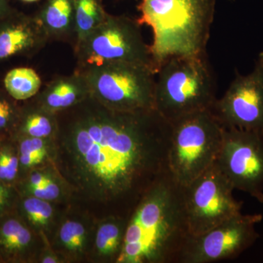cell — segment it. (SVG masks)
<instances>
[{"mask_svg":"<svg viewBox=\"0 0 263 263\" xmlns=\"http://www.w3.org/2000/svg\"><path fill=\"white\" fill-rule=\"evenodd\" d=\"M49 160L67 205L96 220L129 219L169 172L171 123L153 110L118 111L88 96L55 114Z\"/></svg>","mask_w":263,"mask_h":263,"instance_id":"1","label":"cell"},{"mask_svg":"<svg viewBox=\"0 0 263 263\" xmlns=\"http://www.w3.org/2000/svg\"><path fill=\"white\" fill-rule=\"evenodd\" d=\"M191 236L183 186L168 172L147 192L129 216L117 263H179Z\"/></svg>","mask_w":263,"mask_h":263,"instance_id":"2","label":"cell"},{"mask_svg":"<svg viewBox=\"0 0 263 263\" xmlns=\"http://www.w3.org/2000/svg\"><path fill=\"white\" fill-rule=\"evenodd\" d=\"M216 3V0H141V16L137 20L153 32L150 48L156 72L173 57L207 54Z\"/></svg>","mask_w":263,"mask_h":263,"instance_id":"3","label":"cell"},{"mask_svg":"<svg viewBox=\"0 0 263 263\" xmlns=\"http://www.w3.org/2000/svg\"><path fill=\"white\" fill-rule=\"evenodd\" d=\"M216 82L206 55L169 59L156 73L155 110L166 120L211 110Z\"/></svg>","mask_w":263,"mask_h":263,"instance_id":"4","label":"cell"},{"mask_svg":"<svg viewBox=\"0 0 263 263\" xmlns=\"http://www.w3.org/2000/svg\"><path fill=\"white\" fill-rule=\"evenodd\" d=\"M171 123L170 174L186 186L215 163L224 128L211 110L179 118Z\"/></svg>","mask_w":263,"mask_h":263,"instance_id":"5","label":"cell"},{"mask_svg":"<svg viewBox=\"0 0 263 263\" xmlns=\"http://www.w3.org/2000/svg\"><path fill=\"white\" fill-rule=\"evenodd\" d=\"M79 71L86 79L89 95L118 111L155 109L156 72L147 66L107 62Z\"/></svg>","mask_w":263,"mask_h":263,"instance_id":"6","label":"cell"},{"mask_svg":"<svg viewBox=\"0 0 263 263\" xmlns=\"http://www.w3.org/2000/svg\"><path fill=\"white\" fill-rule=\"evenodd\" d=\"M74 51L76 70L123 62L147 66L157 72L150 45L143 40L141 24L127 15L108 13L103 23L74 47Z\"/></svg>","mask_w":263,"mask_h":263,"instance_id":"7","label":"cell"},{"mask_svg":"<svg viewBox=\"0 0 263 263\" xmlns=\"http://www.w3.org/2000/svg\"><path fill=\"white\" fill-rule=\"evenodd\" d=\"M234 188L214 163L203 174L183 186L189 232L198 236L241 214L243 202L233 196Z\"/></svg>","mask_w":263,"mask_h":263,"instance_id":"8","label":"cell"},{"mask_svg":"<svg viewBox=\"0 0 263 263\" xmlns=\"http://www.w3.org/2000/svg\"><path fill=\"white\" fill-rule=\"evenodd\" d=\"M216 164L234 190L263 203L262 136L224 128Z\"/></svg>","mask_w":263,"mask_h":263,"instance_id":"9","label":"cell"},{"mask_svg":"<svg viewBox=\"0 0 263 263\" xmlns=\"http://www.w3.org/2000/svg\"><path fill=\"white\" fill-rule=\"evenodd\" d=\"M262 214H243L230 218L198 236H191L179 263H212L236 258L259 238L256 226Z\"/></svg>","mask_w":263,"mask_h":263,"instance_id":"10","label":"cell"},{"mask_svg":"<svg viewBox=\"0 0 263 263\" xmlns=\"http://www.w3.org/2000/svg\"><path fill=\"white\" fill-rule=\"evenodd\" d=\"M211 111L226 129L235 128L263 136V52L250 73H236Z\"/></svg>","mask_w":263,"mask_h":263,"instance_id":"11","label":"cell"},{"mask_svg":"<svg viewBox=\"0 0 263 263\" xmlns=\"http://www.w3.org/2000/svg\"><path fill=\"white\" fill-rule=\"evenodd\" d=\"M97 221L87 213L67 205L50 240V247L64 262L89 260Z\"/></svg>","mask_w":263,"mask_h":263,"instance_id":"12","label":"cell"},{"mask_svg":"<svg viewBox=\"0 0 263 263\" xmlns=\"http://www.w3.org/2000/svg\"><path fill=\"white\" fill-rule=\"evenodd\" d=\"M48 43L34 15L15 9L0 19V63L13 57L34 56Z\"/></svg>","mask_w":263,"mask_h":263,"instance_id":"13","label":"cell"},{"mask_svg":"<svg viewBox=\"0 0 263 263\" xmlns=\"http://www.w3.org/2000/svg\"><path fill=\"white\" fill-rule=\"evenodd\" d=\"M48 243L15 211L0 216V263L39 262Z\"/></svg>","mask_w":263,"mask_h":263,"instance_id":"14","label":"cell"},{"mask_svg":"<svg viewBox=\"0 0 263 263\" xmlns=\"http://www.w3.org/2000/svg\"><path fill=\"white\" fill-rule=\"evenodd\" d=\"M89 96L86 79L79 71L58 76L32 98L45 110L57 114L76 105Z\"/></svg>","mask_w":263,"mask_h":263,"instance_id":"15","label":"cell"},{"mask_svg":"<svg viewBox=\"0 0 263 263\" xmlns=\"http://www.w3.org/2000/svg\"><path fill=\"white\" fill-rule=\"evenodd\" d=\"M34 15L46 34L48 42L72 41L74 43V0H46Z\"/></svg>","mask_w":263,"mask_h":263,"instance_id":"16","label":"cell"},{"mask_svg":"<svg viewBox=\"0 0 263 263\" xmlns=\"http://www.w3.org/2000/svg\"><path fill=\"white\" fill-rule=\"evenodd\" d=\"M127 218L108 216L97 221L89 260L116 262L122 252Z\"/></svg>","mask_w":263,"mask_h":263,"instance_id":"17","label":"cell"},{"mask_svg":"<svg viewBox=\"0 0 263 263\" xmlns=\"http://www.w3.org/2000/svg\"><path fill=\"white\" fill-rule=\"evenodd\" d=\"M15 212L37 234L50 243L61 216L52 202L29 195H20Z\"/></svg>","mask_w":263,"mask_h":263,"instance_id":"18","label":"cell"},{"mask_svg":"<svg viewBox=\"0 0 263 263\" xmlns=\"http://www.w3.org/2000/svg\"><path fill=\"white\" fill-rule=\"evenodd\" d=\"M21 105L20 118L15 136L51 138L57 127L56 116L38 105L32 99Z\"/></svg>","mask_w":263,"mask_h":263,"instance_id":"19","label":"cell"},{"mask_svg":"<svg viewBox=\"0 0 263 263\" xmlns=\"http://www.w3.org/2000/svg\"><path fill=\"white\" fill-rule=\"evenodd\" d=\"M75 7V40L73 48L82 42L98 28L108 13L103 0H74Z\"/></svg>","mask_w":263,"mask_h":263,"instance_id":"20","label":"cell"},{"mask_svg":"<svg viewBox=\"0 0 263 263\" xmlns=\"http://www.w3.org/2000/svg\"><path fill=\"white\" fill-rule=\"evenodd\" d=\"M41 77L29 67H17L10 70L4 79L5 91L16 101H27L41 91Z\"/></svg>","mask_w":263,"mask_h":263,"instance_id":"21","label":"cell"},{"mask_svg":"<svg viewBox=\"0 0 263 263\" xmlns=\"http://www.w3.org/2000/svg\"><path fill=\"white\" fill-rule=\"evenodd\" d=\"M18 145L13 138H0V181L14 185L18 179Z\"/></svg>","mask_w":263,"mask_h":263,"instance_id":"22","label":"cell"},{"mask_svg":"<svg viewBox=\"0 0 263 263\" xmlns=\"http://www.w3.org/2000/svg\"><path fill=\"white\" fill-rule=\"evenodd\" d=\"M21 105L5 89H0V136L13 138L20 118Z\"/></svg>","mask_w":263,"mask_h":263,"instance_id":"23","label":"cell"},{"mask_svg":"<svg viewBox=\"0 0 263 263\" xmlns=\"http://www.w3.org/2000/svg\"><path fill=\"white\" fill-rule=\"evenodd\" d=\"M16 189L20 195H29L51 202L60 201L61 199H64L67 205L65 186L60 178L59 179L51 178L43 186H25Z\"/></svg>","mask_w":263,"mask_h":263,"instance_id":"24","label":"cell"},{"mask_svg":"<svg viewBox=\"0 0 263 263\" xmlns=\"http://www.w3.org/2000/svg\"><path fill=\"white\" fill-rule=\"evenodd\" d=\"M20 197L14 185L0 181V216L15 212Z\"/></svg>","mask_w":263,"mask_h":263,"instance_id":"25","label":"cell"},{"mask_svg":"<svg viewBox=\"0 0 263 263\" xmlns=\"http://www.w3.org/2000/svg\"><path fill=\"white\" fill-rule=\"evenodd\" d=\"M39 262L41 263H60L64 262L61 257L58 255L51 248L49 243L43 249L41 257H40Z\"/></svg>","mask_w":263,"mask_h":263,"instance_id":"26","label":"cell"},{"mask_svg":"<svg viewBox=\"0 0 263 263\" xmlns=\"http://www.w3.org/2000/svg\"><path fill=\"white\" fill-rule=\"evenodd\" d=\"M14 10L10 5L9 0H0V19L10 14Z\"/></svg>","mask_w":263,"mask_h":263,"instance_id":"27","label":"cell"},{"mask_svg":"<svg viewBox=\"0 0 263 263\" xmlns=\"http://www.w3.org/2000/svg\"><path fill=\"white\" fill-rule=\"evenodd\" d=\"M21 1L24 2V3H36V2L40 1V0H21Z\"/></svg>","mask_w":263,"mask_h":263,"instance_id":"28","label":"cell"},{"mask_svg":"<svg viewBox=\"0 0 263 263\" xmlns=\"http://www.w3.org/2000/svg\"><path fill=\"white\" fill-rule=\"evenodd\" d=\"M0 138H2V137H1V136H0Z\"/></svg>","mask_w":263,"mask_h":263,"instance_id":"29","label":"cell"}]
</instances>
